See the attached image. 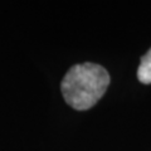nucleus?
Listing matches in <instances>:
<instances>
[{
    "instance_id": "2",
    "label": "nucleus",
    "mask_w": 151,
    "mask_h": 151,
    "mask_svg": "<svg viewBox=\"0 0 151 151\" xmlns=\"http://www.w3.org/2000/svg\"><path fill=\"white\" fill-rule=\"evenodd\" d=\"M137 78L144 84L151 83V48L141 58V62L137 69Z\"/></svg>"
},
{
    "instance_id": "1",
    "label": "nucleus",
    "mask_w": 151,
    "mask_h": 151,
    "mask_svg": "<svg viewBox=\"0 0 151 151\" xmlns=\"http://www.w3.org/2000/svg\"><path fill=\"white\" fill-rule=\"evenodd\" d=\"M110 84V76L102 65L82 63L73 65L62 81L65 102L74 110H88L105 94Z\"/></svg>"
}]
</instances>
